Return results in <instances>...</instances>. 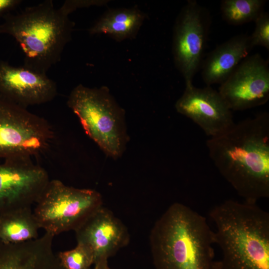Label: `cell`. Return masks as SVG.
Wrapping results in <instances>:
<instances>
[{
  "label": "cell",
  "mask_w": 269,
  "mask_h": 269,
  "mask_svg": "<svg viewBox=\"0 0 269 269\" xmlns=\"http://www.w3.org/2000/svg\"><path fill=\"white\" fill-rule=\"evenodd\" d=\"M250 35L240 34L217 46L203 59L200 70L207 86L221 84L252 50Z\"/></svg>",
  "instance_id": "15"
},
{
  "label": "cell",
  "mask_w": 269,
  "mask_h": 269,
  "mask_svg": "<svg viewBox=\"0 0 269 269\" xmlns=\"http://www.w3.org/2000/svg\"><path fill=\"white\" fill-rule=\"evenodd\" d=\"M223 177L244 201L269 197V114H256L206 142Z\"/></svg>",
  "instance_id": "1"
},
{
  "label": "cell",
  "mask_w": 269,
  "mask_h": 269,
  "mask_svg": "<svg viewBox=\"0 0 269 269\" xmlns=\"http://www.w3.org/2000/svg\"><path fill=\"white\" fill-rule=\"evenodd\" d=\"M22 2L20 0H0V17L10 13Z\"/></svg>",
  "instance_id": "22"
},
{
  "label": "cell",
  "mask_w": 269,
  "mask_h": 269,
  "mask_svg": "<svg viewBox=\"0 0 269 269\" xmlns=\"http://www.w3.org/2000/svg\"><path fill=\"white\" fill-rule=\"evenodd\" d=\"M57 94L56 83L46 74L0 60V96L22 107L49 102Z\"/></svg>",
  "instance_id": "13"
},
{
  "label": "cell",
  "mask_w": 269,
  "mask_h": 269,
  "mask_svg": "<svg viewBox=\"0 0 269 269\" xmlns=\"http://www.w3.org/2000/svg\"><path fill=\"white\" fill-rule=\"evenodd\" d=\"M50 180L31 159L4 160L0 163V213L35 203Z\"/></svg>",
  "instance_id": "10"
},
{
  "label": "cell",
  "mask_w": 269,
  "mask_h": 269,
  "mask_svg": "<svg viewBox=\"0 0 269 269\" xmlns=\"http://www.w3.org/2000/svg\"><path fill=\"white\" fill-rule=\"evenodd\" d=\"M54 136L44 119L0 96V159H31L46 150Z\"/></svg>",
  "instance_id": "7"
},
{
  "label": "cell",
  "mask_w": 269,
  "mask_h": 269,
  "mask_svg": "<svg viewBox=\"0 0 269 269\" xmlns=\"http://www.w3.org/2000/svg\"><path fill=\"white\" fill-rule=\"evenodd\" d=\"M215 243L222 257L214 269H269V214L257 203L227 200L213 207Z\"/></svg>",
  "instance_id": "2"
},
{
  "label": "cell",
  "mask_w": 269,
  "mask_h": 269,
  "mask_svg": "<svg viewBox=\"0 0 269 269\" xmlns=\"http://www.w3.org/2000/svg\"><path fill=\"white\" fill-rule=\"evenodd\" d=\"M212 20L208 10L195 0H188L175 22L172 53L176 67L185 85L192 84L204 59Z\"/></svg>",
  "instance_id": "8"
},
{
  "label": "cell",
  "mask_w": 269,
  "mask_h": 269,
  "mask_svg": "<svg viewBox=\"0 0 269 269\" xmlns=\"http://www.w3.org/2000/svg\"><path fill=\"white\" fill-rule=\"evenodd\" d=\"M145 14L136 7L111 9L104 13L89 29L90 34H106L120 42L134 38L137 34Z\"/></svg>",
  "instance_id": "16"
},
{
  "label": "cell",
  "mask_w": 269,
  "mask_h": 269,
  "mask_svg": "<svg viewBox=\"0 0 269 269\" xmlns=\"http://www.w3.org/2000/svg\"><path fill=\"white\" fill-rule=\"evenodd\" d=\"M57 255L62 269H91L94 264L91 251L78 244L74 249L60 252Z\"/></svg>",
  "instance_id": "19"
},
{
  "label": "cell",
  "mask_w": 269,
  "mask_h": 269,
  "mask_svg": "<svg viewBox=\"0 0 269 269\" xmlns=\"http://www.w3.org/2000/svg\"><path fill=\"white\" fill-rule=\"evenodd\" d=\"M77 244L89 249L94 265L108 260L130 241L126 226L103 206L91 214L75 231Z\"/></svg>",
  "instance_id": "12"
},
{
  "label": "cell",
  "mask_w": 269,
  "mask_h": 269,
  "mask_svg": "<svg viewBox=\"0 0 269 269\" xmlns=\"http://www.w3.org/2000/svg\"><path fill=\"white\" fill-rule=\"evenodd\" d=\"M3 18L0 34H8L16 40L24 55L23 66L44 74L60 61L75 25L51 0Z\"/></svg>",
  "instance_id": "4"
},
{
  "label": "cell",
  "mask_w": 269,
  "mask_h": 269,
  "mask_svg": "<svg viewBox=\"0 0 269 269\" xmlns=\"http://www.w3.org/2000/svg\"><path fill=\"white\" fill-rule=\"evenodd\" d=\"M266 0H222L220 10L228 24L240 25L255 21L264 11Z\"/></svg>",
  "instance_id": "18"
},
{
  "label": "cell",
  "mask_w": 269,
  "mask_h": 269,
  "mask_svg": "<svg viewBox=\"0 0 269 269\" xmlns=\"http://www.w3.org/2000/svg\"><path fill=\"white\" fill-rule=\"evenodd\" d=\"M35 204L33 212L40 228L55 236L75 231L103 206V199L95 190L77 188L52 179L49 181Z\"/></svg>",
  "instance_id": "6"
},
{
  "label": "cell",
  "mask_w": 269,
  "mask_h": 269,
  "mask_svg": "<svg viewBox=\"0 0 269 269\" xmlns=\"http://www.w3.org/2000/svg\"><path fill=\"white\" fill-rule=\"evenodd\" d=\"M67 105L86 134L107 156L114 159L122 156L129 138L125 113L108 87L79 84L70 93Z\"/></svg>",
  "instance_id": "5"
},
{
  "label": "cell",
  "mask_w": 269,
  "mask_h": 269,
  "mask_svg": "<svg viewBox=\"0 0 269 269\" xmlns=\"http://www.w3.org/2000/svg\"><path fill=\"white\" fill-rule=\"evenodd\" d=\"M107 2V0H68L65 1L59 8L69 15L78 8L90 7L92 5H103Z\"/></svg>",
  "instance_id": "21"
},
{
  "label": "cell",
  "mask_w": 269,
  "mask_h": 269,
  "mask_svg": "<svg viewBox=\"0 0 269 269\" xmlns=\"http://www.w3.org/2000/svg\"><path fill=\"white\" fill-rule=\"evenodd\" d=\"M175 108L210 137L225 133L234 124L232 111L219 92L210 86L198 88L193 84L185 85Z\"/></svg>",
  "instance_id": "11"
},
{
  "label": "cell",
  "mask_w": 269,
  "mask_h": 269,
  "mask_svg": "<svg viewBox=\"0 0 269 269\" xmlns=\"http://www.w3.org/2000/svg\"><path fill=\"white\" fill-rule=\"evenodd\" d=\"M39 229L31 206L0 213V243L17 244L36 239Z\"/></svg>",
  "instance_id": "17"
},
{
  "label": "cell",
  "mask_w": 269,
  "mask_h": 269,
  "mask_svg": "<svg viewBox=\"0 0 269 269\" xmlns=\"http://www.w3.org/2000/svg\"><path fill=\"white\" fill-rule=\"evenodd\" d=\"M149 241L155 269H214V231L182 203L172 204L157 220Z\"/></svg>",
  "instance_id": "3"
},
{
  "label": "cell",
  "mask_w": 269,
  "mask_h": 269,
  "mask_svg": "<svg viewBox=\"0 0 269 269\" xmlns=\"http://www.w3.org/2000/svg\"><path fill=\"white\" fill-rule=\"evenodd\" d=\"M218 92L231 111L265 104L269 99V60L258 53L247 56L220 84Z\"/></svg>",
  "instance_id": "9"
},
{
  "label": "cell",
  "mask_w": 269,
  "mask_h": 269,
  "mask_svg": "<svg viewBox=\"0 0 269 269\" xmlns=\"http://www.w3.org/2000/svg\"><path fill=\"white\" fill-rule=\"evenodd\" d=\"M93 269H111L108 265V260L100 261L94 264Z\"/></svg>",
  "instance_id": "23"
},
{
  "label": "cell",
  "mask_w": 269,
  "mask_h": 269,
  "mask_svg": "<svg viewBox=\"0 0 269 269\" xmlns=\"http://www.w3.org/2000/svg\"><path fill=\"white\" fill-rule=\"evenodd\" d=\"M255 27L250 35L251 44L253 47L261 46L269 50V14L264 11L254 21Z\"/></svg>",
  "instance_id": "20"
},
{
  "label": "cell",
  "mask_w": 269,
  "mask_h": 269,
  "mask_svg": "<svg viewBox=\"0 0 269 269\" xmlns=\"http://www.w3.org/2000/svg\"><path fill=\"white\" fill-rule=\"evenodd\" d=\"M54 237L45 232L25 242L0 243V269H62L53 250Z\"/></svg>",
  "instance_id": "14"
}]
</instances>
